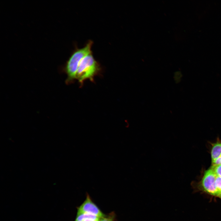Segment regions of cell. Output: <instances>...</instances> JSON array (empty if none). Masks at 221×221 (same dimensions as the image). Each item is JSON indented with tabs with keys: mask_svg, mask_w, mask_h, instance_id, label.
Wrapping results in <instances>:
<instances>
[{
	"mask_svg": "<svg viewBox=\"0 0 221 221\" xmlns=\"http://www.w3.org/2000/svg\"><path fill=\"white\" fill-rule=\"evenodd\" d=\"M93 42L90 41L83 48L76 49L71 54L62 69L67 75L66 83L69 84L76 79V74L80 63L86 56L91 52Z\"/></svg>",
	"mask_w": 221,
	"mask_h": 221,
	"instance_id": "6da1fadb",
	"label": "cell"
},
{
	"mask_svg": "<svg viewBox=\"0 0 221 221\" xmlns=\"http://www.w3.org/2000/svg\"><path fill=\"white\" fill-rule=\"evenodd\" d=\"M101 69L99 64L91 52L85 56L80 63L76 74V79L81 85L87 79L93 82L94 77L99 73Z\"/></svg>",
	"mask_w": 221,
	"mask_h": 221,
	"instance_id": "7a4b0ae2",
	"label": "cell"
},
{
	"mask_svg": "<svg viewBox=\"0 0 221 221\" xmlns=\"http://www.w3.org/2000/svg\"><path fill=\"white\" fill-rule=\"evenodd\" d=\"M216 175L211 168L206 171L200 182V188L204 192L210 195L217 197L218 191L215 186Z\"/></svg>",
	"mask_w": 221,
	"mask_h": 221,
	"instance_id": "3957f363",
	"label": "cell"
},
{
	"mask_svg": "<svg viewBox=\"0 0 221 221\" xmlns=\"http://www.w3.org/2000/svg\"><path fill=\"white\" fill-rule=\"evenodd\" d=\"M87 213L95 215L100 218L104 215L97 206L92 202L87 195L86 200L78 209L77 215Z\"/></svg>",
	"mask_w": 221,
	"mask_h": 221,
	"instance_id": "277c9868",
	"label": "cell"
},
{
	"mask_svg": "<svg viewBox=\"0 0 221 221\" xmlns=\"http://www.w3.org/2000/svg\"><path fill=\"white\" fill-rule=\"evenodd\" d=\"M212 162L221 156V143L218 142L212 145L211 152Z\"/></svg>",
	"mask_w": 221,
	"mask_h": 221,
	"instance_id": "5b68a950",
	"label": "cell"
},
{
	"mask_svg": "<svg viewBox=\"0 0 221 221\" xmlns=\"http://www.w3.org/2000/svg\"><path fill=\"white\" fill-rule=\"evenodd\" d=\"M101 218L92 214L84 213L77 215L75 221H82L87 218L91 219L96 221H99Z\"/></svg>",
	"mask_w": 221,
	"mask_h": 221,
	"instance_id": "8992f818",
	"label": "cell"
},
{
	"mask_svg": "<svg viewBox=\"0 0 221 221\" xmlns=\"http://www.w3.org/2000/svg\"><path fill=\"white\" fill-rule=\"evenodd\" d=\"M215 186L218 191L217 197L221 199V177L216 175Z\"/></svg>",
	"mask_w": 221,
	"mask_h": 221,
	"instance_id": "52a82bcc",
	"label": "cell"
},
{
	"mask_svg": "<svg viewBox=\"0 0 221 221\" xmlns=\"http://www.w3.org/2000/svg\"><path fill=\"white\" fill-rule=\"evenodd\" d=\"M211 169L217 176L221 177V165H212Z\"/></svg>",
	"mask_w": 221,
	"mask_h": 221,
	"instance_id": "ba28073f",
	"label": "cell"
},
{
	"mask_svg": "<svg viewBox=\"0 0 221 221\" xmlns=\"http://www.w3.org/2000/svg\"><path fill=\"white\" fill-rule=\"evenodd\" d=\"M114 216L113 214H110L107 216H104L101 218L99 221H113Z\"/></svg>",
	"mask_w": 221,
	"mask_h": 221,
	"instance_id": "9c48e42d",
	"label": "cell"
},
{
	"mask_svg": "<svg viewBox=\"0 0 221 221\" xmlns=\"http://www.w3.org/2000/svg\"><path fill=\"white\" fill-rule=\"evenodd\" d=\"M212 165H221V156L212 162Z\"/></svg>",
	"mask_w": 221,
	"mask_h": 221,
	"instance_id": "30bf717a",
	"label": "cell"
},
{
	"mask_svg": "<svg viewBox=\"0 0 221 221\" xmlns=\"http://www.w3.org/2000/svg\"><path fill=\"white\" fill-rule=\"evenodd\" d=\"M82 221H96L95 220H94L91 219L87 218L83 220Z\"/></svg>",
	"mask_w": 221,
	"mask_h": 221,
	"instance_id": "8fae6325",
	"label": "cell"
}]
</instances>
